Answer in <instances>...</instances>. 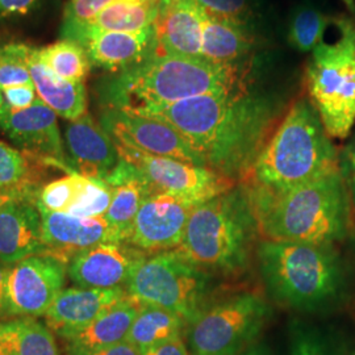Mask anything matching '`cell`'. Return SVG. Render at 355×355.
Segmentation results:
<instances>
[{
  "instance_id": "45",
  "label": "cell",
  "mask_w": 355,
  "mask_h": 355,
  "mask_svg": "<svg viewBox=\"0 0 355 355\" xmlns=\"http://www.w3.org/2000/svg\"><path fill=\"white\" fill-rule=\"evenodd\" d=\"M349 8L350 12H355V0H340Z\"/></svg>"
},
{
  "instance_id": "26",
  "label": "cell",
  "mask_w": 355,
  "mask_h": 355,
  "mask_svg": "<svg viewBox=\"0 0 355 355\" xmlns=\"http://www.w3.org/2000/svg\"><path fill=\"white\" fill-rule=\"evenodd\" d=\"M187 324L177 313L155 305L142 304L128 333V343L141 353L153 346L182 337Z\"/></svg>"
},
{
  "instance_id": "23",
  "label": "cell",
  "mask_w": 355,
  "mask_h": 355,
  "mask_svg": "<svg viewBox=\"0 0 355 355\" xmlns=\"http://www.w3.org/2000/svg\"><path fill=\"white\" fill-rule=\"evenodd\" d=\"M141 306L139 300L127 295L89 325L64 337L69 352L71 355L89 354L125 341Z\"/></svg>"
},
{
  "instance_id": "10",
  "label": "cell",
  "mask_w": 355,
  "mask_h": 355,
  "mask_svg": "<svg viewBox=\"0 0 355 355\" xmlns=\"http://www.w3.org/2000/svg\"><path fill=\"white\" fill-rule=\"evenodd\" d=\"M116 148L120 158L136 168L153 193H170L196 207L236 187L234 182L204 166L153 155L119 144Z\"/></svg>"
},
{
  "instance_id": "25",
  "label": "cell",
  "mask_w": 355,
  "mask_h": 355,
  "mask_svg": "<svg viewBox=\"0 0 355 355\" xmlns=\"http://www.w3.org/2000/svg\"><path fill=\"white\" fill-rule=\"evenodd\" d=\"M104 182L112 189V200L104 217L117 233L120 241L127 242L137 212L144 200L152 195V190L136 168L121 158Z\"/></svg>"
},
{
  "instance_id": "28",
  "label": "cell",
  "mask_w": 355,
  "mask_h": 355,
  "mask_svg": "<svg viewBox=\"0 0 355 355\" xmlns=\"http://www.w3.org/2000/svg\"><path fill=\"white\" fill-rule=\"evenodd\" d=\"M159 1L161 0H112L86 28L107 32L145 31L155 23L159 12Z\"/></svg>"
},
{
  "instance_id": "30",
  "label": "cell",
  "mask_w": 355,
  "mask_h": 355,
  "mask_svg": "<svg viewBox=\"0 0 355 355\" xmlns=\"http://www.w3.org/2000/svg\"><path fill=\"white\" fill-rule=\"evenodd\" d=\"M203 12L216 20L240 26L261 36L265 31V10L261 0H195Z\"/></svg>"
},
{
  "instance_id": "43",
  "label": "cell",
  "mask_w": 355,
  "mask_h": 355,
  "mask_svg": "<svg viewBox=\"0 0 355 355\" xmlns=\"http://www.w3.org/2000/svg\"><path fill=\"white\" fill-rule=\"evenodd\" d=\"M16 196H19V195L15 193V192H0V209H1V207L4 204L8 203L10 200H12L13 198H16Z\"/></svg>"
},
{
  "instance_id": "32",
  "label": "cell",
  "mask_w": 355,
  "mask_h": 355,
  "mask_svg": "<svg viewBox=\"0 0 355 355\" xmlns=\"http://www.w3.org/2000/svg\"><path fill=\"white\" fill-rule=\"evenodd\" d=\"M40 60L55 76L69 82H83L89 74L91 62L86 51L71 40L62 38L49 46L37 49Z\"/></svg>"
},
{
  "instance_id": "4",
  "label": "cell",
  "mask_w": 355,
  "mask_h": 355,
  "mask_svg": "<svg viewBox=\"0 0 355 355\" xmlns=\"http://www.w3.org/2000/svg\"><path fill=\"white\" fill-rule=\"evenodd\" d=\"M340 171V155L309 99L292 104L246 183L282 192Z\"/></svg>"
},
{
  "instance_id": "18",
  "label": "cell",
  "mask_w": 355,
  "mask_h": 355,
  "mask_svg": "<svg viewBox=\"0 0 355 355\" xmlns=\"http://www.w3.org/2000/svg\"><path fill=\"white\" fill-rule=\"evenodd\" d=\"M64 146L70 168L83 177L104 180L120 162L114 141L89 114L67 124Z\"/></svg>"
},
{
  "instance_id": "44",
  "label": "cell",
  "mask_w": 355,
  "mask_h": 355,
  "mask_svg": "<svg viewBox=\"0 0 355 355\" xmlns=\"http://www.w3.org/2000/svg\"><path fill=\"white\" fill-rule=\"evenodd\" d=\"M239 355H265V352L261 349V347H249L248 350H245V352H242Z\"/></svg>"
},
{
  "instance_id": "33",
  "label": "cell",
  "mask_w": 355,
  "mask_h": 355,
  "mask_svg": "<svg viewBox=\"0 0 355 355\" xmlns=\"http://www.w3.org/2000/svg\"><path fill=\"white\" fill-rule=\"evenodd\" d=\"M111 200L112 189L104 180L79 174L76 195L66 214L76 217L104 216L110 208Z\"/></svg>"
},
{
  "instance_id": "29",
  "label": "cell",
  "mask_w": 355,
  "mask_h": 355,
  "mask_svg": "<svg viewBox=\"0 0 355 355\" xmlns=\"http://www.w3.org/2000/svg\"><path fill=\"white\" fill-rule=\"evenodd\" d=\"M33 157V155H32ZM32 158L24 152L0 141V192H15L20 198L33 199V179L40 166L46 165L42 159Z\"/></svg>"
},
{
  "instance_id": "7",
  "label": "cell",
  "mask_w": 355,
  "mask_h": 355,
  "mask_svg": "<svg viewBox=\"0 0 355 355\" xmlns=\"http://www.w3.org/2000/svg\"><path fill=\"white\" fill-rule=\"evenodd\" d=\"M309 101L329 137L346 139L355 124V26L340 21V37L322 41L305 70Z\"/></svg>"
},
{
  "instance_id": "3",
  "label": "cell",
  "mask_w": 355,
  "mask_h": 355,
  "mask_svg": "<svg viewBox=\"0 0 355 355\" xmlns=\"http://www.w3.org/2000/svg\"><path fill=\"white\" fill-rule=\"evenodd\" d=\"M252 73L253 67L239 70L155 51L141 64L103 80L99 95L103 108L141 112L230 89Z\"/></svg>"
},
{
  "instance_id": "13",
  "label": "cell",
  "mask_w": 355,
  "mask_h": 355,
  "mask_svg": "<svg viewBox=\"0 0 355 355\" xmlns=\"http://www.w3.org/2000/svg\"><path fill=\"white\" fill-rule=\"evenodd\" d=\"M0 129L16 146L21 148V152L73 173L64 155L57 114L40 98L29 108L20 111L4 103L0 108Z\"/></svg>"
},
{
  "instance_id": "39",
  "label": "cell",
  "mask_w": 355,
  "mask_h": 355,
  "mask_svg": "<svg viewBox=\"0 0 355 355\" xmlns=\"http://www.w3.org/2000/svg\"><path fill=\"white\" fill-rule=\"evenodd\" d=\"M46 0H0V19L21 17L41 8Z\"/></svg>"
},
{
  "instance_id": "35",
  "label": "cell",
  "mask_w": 355,
  "mask_h": 355,
  "mask_svg": "<svg viewBox=\"0 0 355 355\" xmlns=\"http://www.w3.org/2000/svg\"><path fill=\"white\" fill-rule=\"evenodd\" d=\"M112 0H70L66 4L61 36L74 40L76 35L89 26Z\"/></svg>"
},
{
  "instance_id": "20",
  "label": "cell",
  "mask_w": 355,
  "mask_h": 355,
  "mask_svg": "<svg viewBox=\"0 0 355 355\" xmlns=\"http://www.w3.org/2000/svg\"><path fill=\"white\" fill-rule=\"evenodd\" d=\"M42 220L35 200L13 198L0 209V262L12 266L42 253Z\"/></svg>"
},
{
  "instance_id": "14",
  "label": "cell",
  "mask_w": 355,
  "mask_h": 355,
  "mask_svg": "<svg viewBox=\"0 0 355 355\" xmlns=\"http://www.w3.org/2000/svg\"><path fill=\"white\" fill-rule=\"evenodd\" d=\"M195 205L170 193H152L141 205L127 243L148 254L175 250Z\"/></svg>"
},
{
  "instance_id": "22",
  "label": "cell",
  "mask_w": 355,
  "mask_h": 355,
  "mask_svg": "<svg viewBox=\"0 0 355 355\" xmlns=\"http://www.w3.org/2000/svg\"><path fill=\"white\" fill-rule=\"evenodd\" d=\"M26 64L38 98L57 116L74 121L87 114V89L83 82H69L44 64L37 48L26 46Z\"/></svg>"
},
{
  "instance_id": "9",
  "label": "cell",
  "mask_w": 355,
  "mask_h": 355,
  "mask_svg": "<svg viewBox=\"0 0 355 355\" xmlns=\"http://www.w3.org/2000/svg\"><path fill=\"white\" fill-rule=\"evenodd\" d=\"M268 315L265 300L252 292L230 296L187 325L191 355H239L253 343Z\"/></svg>"
},
{
  "instance_id": "42",
  "label": "cell",
  "mask_w": 355,
  "mask_h": 355,
  "mask_svg": "<svg viewBox=\"0 0 355 355\" xmlns=\"http://www.w3.org/2000/svg\"><path fill=\"white\" fill-rule=\"evenodd\" d=\"M10 266L0 262V315H4V297H6V283L8 277Z\"/></svg>"
},
{
  "instance_id": "38",
  "label": "cell",
  "mask_w": 355,
  "mask_h": 355,
  "mask_svg": "<svg viewBox=\"0 0 355 355\" xmlns=\"http://www.w3.org/2000/svg\"><path fill=\"white\" fill-rule=\"evenodd\" d=\"M33 85H21L13 86L10 89H3L4 103L12 110H26L36 102L38 96Z\"/></svg>"
},
{
  "instance_id": "17",
  "label": "cell",
  "mask_w": 355,
  "mask_h": 355,
  "mask_svg": "<svg viewBox=\"0 0 355 355\" xmlns=\"http://www.w3.org/2000/svg\"><path fill=\"white\" fill-rule=\"evenodd\" d=\"M73 41L86 51L91 66L112 74L141 64L157 51L154 26L141 32H107L85 28Z\"/></svg>"
},
{
  "instance_id": "19",
  "label": "cell",
  "mask_w": 355,
  "mask_h": 355,
  "mask_svg": "<svg viewBox=\"0 0 355 355\" xmlns=\"http://www.w3.org/2000/svg\"><path fill=\"white\" fill-rule=\"evenodd\" d=\"M205 13L195 0H161L154 23L157 53L202 57Z\"/></svg>"
},
{
  "instance_id": "31",
  "label": "cell",
  "mask_w": 355,
  "mask_h": 355,
  "mask_svg": "<svg viewBox=\"0 0 355 355\" xmlns=\"http://www.w3.org/2000/svg\"><path fill=\"white\" fill-rule=\"evenodd\" d=\"M329 17L312 3H302L292 10L287 40L295 51L312 53L324 41Z\"/></svg>"
},
{
  "instance_id": "12",
  "label": "cell",
  "mask_w": 355,
  "mask_h": 355,
  "mask_svg": "<svg viewBox=\"0 0 355 355\" xmlns=\"http://www.w3.org/2000/svg\"><path fill=\"white\" fill-rule=\"evenodd\" d=\"M99 124L119 145L191 165L204 166L187 141L174 128L157 119L116 108H103Z\"/></svg>"
},
{
  "instance_id": "27",
  "label": "cell",
  "mask_w": 355,
  "mask_h": 355,
  "mask_svg": "<svg viewBox=\"0 0 355 355\" xmlns=\"http://www.w3.org/2000/svg\"><path fill=\"white\" fill-rule=\"evenodd\" d=\"M0 346L7 355H58L51 330L33 318L0 322Z\"/></svg>"
},
{
  "instance_id": "16",
  "label": "cell",
  "mask_w": 355,
  "mask_h": 355,
  "mask_svg": "<svg viewBox=\"0 0 355 355\" xmlns=\"http://www.w3.org/2000/svg\"><path fill=\"white\" fill-rule=\"evenodd\" d=\"M42 220L44 250L67 266L76 254L92 246L121 242L104 216L76 217L37 207Z\"/></svg>"
},
{
  "instance_id": "47",
  "label": "cell",
  "mask_w": 355,
  "mask_h": 355,
  "mask_svg": "<svg viewBox=\"0 0 355 355\" xmlns=\"http://www.w3.org/2000/svg\"><path fill=\"white\" fill-rule=\"evenodd\" d=\"M0 355H7L6 353H4V350L1 349V346H0Z\"/></svg>"
},
{
  "instance_id": "46",
  "label": "cell",
  "mask_w": 355,
  "mask_h": 355,
  "mask_svg": "<svg viewBox=\"0 0 355 355\" xmlns=\"http://www.w3.org/2000/svg\"><path fill=\"white\" fill-rule=\"evenodd\" d=\"M3 104H4V98H3V91L0 89V108H1Z\"/></svg>"
},
{
  "instance_id": "41",
  "label": "cell",
  "mask_w": 355,
  "mask_h": 355,
  "mask_svg": "<svg viewBox=\"0 0 355 355\" xmlns=\"http://www.w3.org/2000/svg\"><path fill=\"white\" fill-rule=\"evenodd\" d=\"M85 355H142V353L132 343L123 341V343H116L112 346H108V347H104V349L96 350L94 353Z\"/></svg>"
},
{
  "instance_id": "24",
  "label": "cell",
  "mask_w": 355,
  "mask_h": 355,
  "mask_svg": "<svg viewBox=\"0 0 355 355\" xmlns=\"http://www.w3.org/2000/svg\"><path fill=\"white\" fill-rule=\"evenodd\" d=\"M258 38L246 29L205 15L202 57L212 64L246 70L253 67Z\"/></svg>"
},
{
  "instance_id": "2",
  "label": "cell",
  "mask_w": 355,
  "mask_h": 355,
  "mask_svg": "<svg viewBox=\"0 0 355 355\" xmlns=\"http://www.w3.org/2000/svg\"><path fill=\"white\" fill-rule=\"evenodd\" d=\"M245 189L263 240L333 245L349 230L350 195L341 171L282 192L249 183Z\"/></svg>"
},
{
  "instance_id": "8",
  "label": "cell",
  "mask_w": 355,
  "mask_h": 355,
  "mask_svg": "<svg viewBox=\"0 0 355 355\" xmlns=\"http://www.w3.org/2000/svg\"><path fill=\"white\" fill-rule=\"evenodd\" d=\"M211 282L212 275L170 250L149 255L135 270L125 290L141 304L165 308L189 325L207 308Z\"/></svg>"
},
{
  "instance_id": "40",
  "label": "cell",
  "mask_w": 355,
  "mask_h": 355,
  "mask_svg": "<svg viewBox=\"0 0 355 355\" xmlns=\"http://www.w3.org/2000/svg\"><path fill=\"white\" fill-rule=\"evenodd\" d=\"M142 355H190V352L183 338L178 337L171 341L153 346L142 352Z\"/></svg>"
},
{
  "instance_id": "34",
  "label": "cell",
  "mask_w": 355,
  "mask_h": 355,
  "mask_svg": "<svg viewBox=\"0 0 355 355\" xmlns=\"http://www.w3.org/2000/svg\"><path fill=\"white\" fill-rule=\"evenodd\" d=\"M24 44H8L0 48V89L33 85L26 64Z\"/></svg>"
},
{
  "instance_id": "1",
  "label": "cell",
  "mask_w": 355,
  "mask_h": 355,
  "mask_svg": "<svg viewBox=\"0 0 355 355\" xmlns=\"http://www.w3.org/2000/svg\"><path fill=\"white\" fill-rule=\"evenodd\" d=\"M250 76L220 92L135 114L174 128L209 170L246 182L280 112L274 96L252 89Z\"/></svg>"
},
{
  "instance_id": "5",
  "label": "cell",
  "mask_w": 355,
  "mask_h": 355,
  "mask_svg": "<svg viewBox=\"0 0 355 355\" xmlns=\"http://www.w3.org/2000/svg\"><path fill=\"white\" fill-rule=\"evenodd\" d=\"M258 232L245 186L196 205L175 249L209 275H233L248 266Z\"/></svg>"
},
{
  "instance_id": "6",
  "label": "cell",
  "mask_w": 355,
  "mask_h": 355,
  "mask_svg": "<svg viewBox=\"0 0 355 355\" xmlns=\"http://www.w3.org/2000/svg\"><path fill=\"white\" fill-rule=\"evenodd\" d=\"M258 259L267 290L282 304L318 311L343 296L345 272L333 245L263 240Z\"/></svg>"
},
{
  "instance_id": "21",
  "label": "cell",
  "mask_w": 355,
  "mask_h": 355,
  "mask_svg": "<svg viewBox=\"0 0 355 355\" xmlns=\"http://www.w3.org/2000/svg\"><path fill=\"white\" fill-rule=\"evenodd\" d=\"M125 288H69L61 292L44 315L48 328L67 337L85 328L127 296Z\"/></svg>"
},
{
  "instance_id": "37",
  "label": "cell",
  "mask_w": 355,
  "mask_h": 355,
  "mask_svg": "<svg viewBox=\"0 0 355 355\" xmlns=\"http://www.w3.org/2000/svg\"><path fill=\"white\" fill-rule=\"evenodd\" d=\"M340 171L355 208V133L340 154Z\"/></svg>"
},
{
  "instance_id": "11",
  "label": "cell",
  "mask_w": 355,
  "mask_h": 355,
  "mask_svg": "<svg viewBox=\"0 0 355 355\" xmlns=\"http://www.w3.org/2000/svg\"><path fill=\"white\" fill-rule=\"evenodd\" d=\"M67 266L62 261L36 254L10 266L4 315L35 318L48 312L57 296L64 291Z\"/></svg>"
},
{
  "instance_id": "15",
  "label": "cell",
  "mask_w": 355,
  "mask_h": 355,
  "mask_svg": "<svg viewBox=\"0 0 355 355\" xmlns=\"http://www.w3.org/2000/svg\"><path fill=\"white\" fill-rule=\"evenodd\" d=\"M148 257L127 242L101 243L73 257L67 274L82 288H123Z\"/></svg>"
},
{
  "instance_id": "36",
  "label": "cell",
  "mask_w": 355,
  "mask_h": 355,
  "mask_svg": "<svg viewBox=\"0 0 355 355\" xmlns=\"http://www.w3.org/2000/svg\"><path fill=\"white\" fill-rule=\"evenodd\" d=\"M292 355H337L328 340L318 331L295 328L292 337Z\"/></svg>"
}]
</instances>
